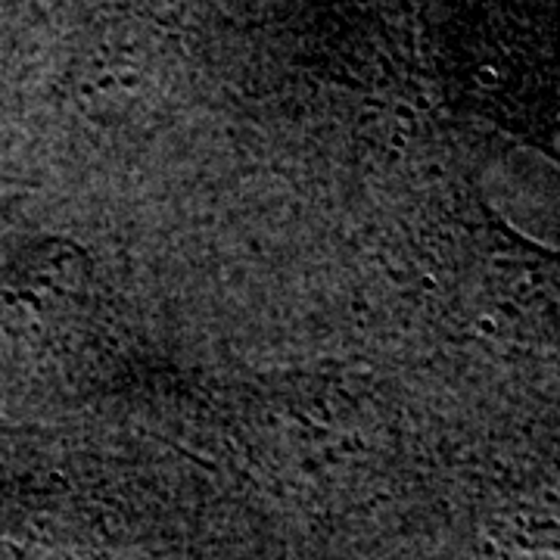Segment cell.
I'll return each instance as SVG.
<instances>
[{
  "instance_id": "obj_1",
  "label": "cell",
  "mask_w": 560,
  "mask_h": 560,
  "mask_svg": "<svg viewBox=\"0 0 560 560\" xmlns=\"http://www.w3.org/2000/svg\"><path fill=\"white\" fill-rule=\"evenodd\" d=\"M84 275L88 265L75 246L35 243L0 271V312L25 330L50 327L79 302Z\"/></svg>"
}]
</instances>
